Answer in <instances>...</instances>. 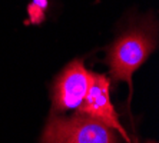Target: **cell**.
I'll list each match as a JSON object with an SVG mask.
<instances>
[{"mask_svg":"<svg viewBox=\"0 0 159 143\" xmlns=\"http://www.w3.org/2000/svg\"><path fill=\"white\" fill-rule=\"evenodd\" d=\"M158 20L152 11L130 19L115 40L106 47L105 63L109 67L112 83H123L129 87V102L133 92L132 77L158 47Z\"/></svg>","mask_w":159,"mask_h":143,"instance_id":"obj_1","label":"cell"},{"mask_svg":"<svg viewBox=\"0 0 159 143\" xmlns=\"http://www.w3.org/2000/svg\"><path fill=\"white\" fill-rule=\"evenodd\" d=\"M39 143H120V140L111 127L75 112L72 116L49 114Z\"/></svg>","mask_w":159,"mask_h":143,"instance_id":"obj_2","label":"cell"},{"mask_svg":"<svg viewBox=\"0 0 159 143\" xmlns=\"http://www.w3.org/2000/svg\"><path fill=\"white\" fill-rule=\"evenodd\" d=\"M89 82L90 70L85 65V57H75L65 65L49 86L50 113L65 114L78 109L88 93Z\"/></svg>","mask_w":159,"mask_h":143,"instance_id":"obj_3","label":"cell"},{"mask_svg":"<svg viewBox=\"0 0 159 143\" xmlns=\"http://www.w3.org/2000/svg\"><path fill=\"white\" fill-rule=\"evenodd\" d=\"M111 89L112 82L107 74L90 70V82H89L88 93H86L83 102L80 103V106L76 109V112L103 123L105 126L115 130L126 143H130L129 135L119 120L118 112L112 103Z\"/></svg>","mask_w":159,"mask_h":143,"instance_id":"obj_4","label":"cell"},{"mask_svg":"<svg viewBox=\"0 0 159 143\" xmlns=\"http://www.w3.org/2000/svg\"><path fill=\"white\" fill-rule=\"evenodd\" d=\"M49 0H32L27 4V22L26 25H42L48 19Z\"/></svg>","mask_w":159,"mask_h":143,"instance_id":"obj_5","label":"cell"},{"mask_svg":"<svg viewBox=\"0 0 159 143\" xmlns=\"http://www.w3.org/2000/svg\"><path fill=\"white\" fill-rule=\"evenodd\" d=\"M146 143H156V142H153V140H149V142H146Z\"/></svg>","mask_w":159,"mask_h":143,"instance_id":"obj_6","label":"cell"}]
</instances>
